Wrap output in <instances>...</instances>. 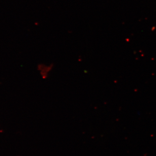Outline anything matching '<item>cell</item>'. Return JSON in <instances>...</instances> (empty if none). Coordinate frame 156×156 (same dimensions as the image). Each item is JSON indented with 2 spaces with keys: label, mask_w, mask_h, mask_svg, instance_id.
Returning a JSON list of instances; mask_svg holds the SVG:
<instances>
[{
  "label": "cell",
  "mask_w": 156,
  "mask_h": 156,
  "mask_svg": "<svg viewBox=\"0 0 156 156\" xmlns=\"http://www.w3.org/2000/svg\"><path fill=\"white\" fill-rule=\"evenodd\" d=\"M52 69V66L49 65L41 64L39 65L38 66V70L40 72V74L42 78L44 79L48 77Z\"/></svg>",
  "instance_id": "1"
}]
</instances>
